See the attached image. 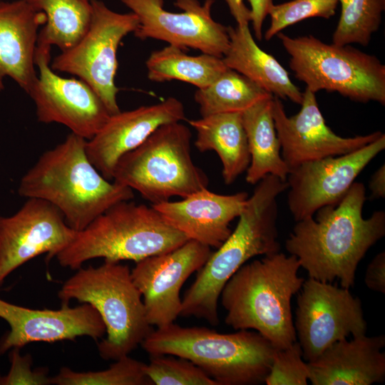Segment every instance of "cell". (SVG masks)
I'll list each match as a JSON object with an SVG mask.
<instances>
[{"instance_id":"f546056e","label":"cell","mask_w":385,"mask_h":385,"mask_svg":"<svg viewBox=\"0 0 385 385\" xmlns=\"http://www.w3.org/2000/svg\"><path fill=\"white\" fill-rule=\"evenodd\" d=\"M145 366L127 355L102 371L78 372L62 367L50 381L56 385H150Z\"/></svg>"},{"instance_id":"e0dca14e","label":"cell","mask_w":385,"mask_h":385,"mask_svg":"<svg viewBox=\"0 0 385 385\" xmlns=\"http://www.w3.org/2000/svg\"><path fill=\"white\" fill-rule=\"evenodd\" d=\"M210 247L188 240L168 252L135 262L132 279L141 294L146 318L150 326L161 327L173 323L180 314V289L210 256Z\"/></svg>"},{"instance_id":"e575fe53","label":"cell","mask_w":385,"mask_h":385,"mask_svg":"<svg viewBox=\"0 0 385 385\" xmlns=\"http://www.w3.org/2000/svg\"><path fill=\"white\" fill-rule=\"evenodd\" d=\"M366 287L377 292L385 293V252L378 253L368 265L364 277Z\"/></svg>"},{"instance_id":"4fadbf2b","label":"cell","mask_w":385,"mask_h":385,"mask_svg":"<svg viewBox=\"0 0 385 385\" xmlns=\"http://www.w3.org/2000/svg\"><path fill=\"white\" fill-rule=\"evenodd\" d=\"M51 48L36 46L37 81L29 93L39 122L59 123L86 140L93 138L111 115L102 100L84 81L58 76L51 67Z\"/></svg>"},{"instance_id":"9c48e42d","label":"cell","mask_w":385,"mask_h":385,"mask_svg":"<svg viewBox=\"0 0 385 385\" xmlns=\"http://www.w3.org/2000/svg\"><path fill=\"white\" fill-rule=\"evenodd\" d=\"M289 67L313 93L337 92L351 101L385 105V66L375 56L349 45L326 43L309 35L277 34Z\"/></svg>"},{"instance_id":"4dcf8cb0","label":"cell","mask_w":385,"mask_h":385,"mask_svg":"<svg viewBox=\"0 0 385 385\" xmlns=\"http://www.w3.org/2000/svg\"><path fill=\"white\" fill-rule=\"evenodd\" d=\"M145 374L155 385H218L192 362L178 356H151Z\"/></svg>"},{"instance_id":"cb8c5ba5","label":"cell","mask_w":385,"mask_h":385,"mask_svg":"<svg viewBox=\"0 0 385 385\" xmlns=\"http://www.w3.org/2000/svg\"><path fill=\"white\" fill-rule=\"evenodd\" d=\"M188 122L196 131V148L201 153L214 150L218 155L225 184H232L247 171L250 154L242 113L213 114Z\"/></svg>"},{"instance_id":"6da1fadb","label":"cell","mask_w":385,"mask_h":385,"mask_svg":"<svg viewBox=\"0 0 385 385\" xmlns=\"http://www.w3.org/2000/svg\"><path fill=\"white\" fill-rule=\"evenodd\" d=\"M366 189L354 182L340 202L319 209L314 216L296 222L285 242L309 277L354 285L357 266L369 249L385 235V212L364 218Z\"/></svg>"},{"instance_id":"277c9868","label":"cell","mask_w":385,"mask_h":385,"mask_svg":"<svg viewBox=\"0 0 385 385\" xmlns=\"http://www.w3.org/2000/svg\"><path fill=\"white\" fill-rule=\"evenodd\" d=\"M300 267L295 256L281 252L242 265L220 296L226 324L256 331L277 349L291 346L297 341L291 299L304 281Z\"/></svg>"},{"instance_id":"5bb4252c","label":"cell","mask_w":385,"mask_h":385,"mask_svg":"<svg viewBox=\"0 0 385 385\" xmlns=\"http://www.w3.org/2000/svg\"><path fill=\"white\" fill-rule=\"evenodd\" d=\"M385 149L384 133L373 142L342 155L307 162L289 170L287 205L296 222L320 208L338 204L364 168Z\"/></svg>"},{"instance_id":"3957f363","label":"cell","mask_w":385,"mask_h":385,"mask_svg":"<svg viewBox=\"0 0 385 385\" xmlns=\"http://www.w3.org/2000/svg\"><path fill=\"white\" fill-rule=\"evenodd\" d=\"M256 185L236 227L217 251L212 252L185 293L180 316H193L217 325L218 301L227 281L252 257L280 252L277 197L287 190V183L267 175Z\"/></svg>"},{"instance_id":"2e32d148","label":"cell","mask_w":385,"mask_h":385,"mask_svg":"<svg viewBox=\"0 0 385 385\" xmlns=\"http://www.w3.org/2000/svg\"><path fill=\"white\" fill-rule=\"evenodd\" d=\"M299 111L286 114L280 99L273 96L272 114L281 147L282 159L289 170L302 163L353 152L379 138L382 133L342 137L327 125L315 93L306 88Z\"/></svg>"},{"instance_id":"83f0119b","label":"cell","mask_w":385,"mask_h":385,"mask_svg":"<svg viewBox=\"0 0 385 385\" xmlns=\"http://www.w3.org/2000/svg\"><path fill=\"white\" fill-rule=\"evenodd\" d=\"M272 96L245 76L227 68L209 86L197 89L194 98L202 117L242 113L257 102Z\"/></svg>"},{"instance_id":"30bf717a","label":"cell","mask_w":385,"mask_h":385,"mask_svg":"<svg viewBox=\"0 0 385 385\" xmlns=\"http://www.w3.org/2000/svg\"><path fill=\"white\" fill-rule=\"evenodd\" d=\"M91 4L92 16L87 31L75 46L61 51L51 67L87 83L113 115L120 111L115 84L118 48L125 36L137 29L139 21L132 11L117 13L100 0H91Z\"/></svg>"},{"instance_id":"603a6c76","label":"cell","mask_w":385,"mask_h":385,"mask_svg":"<svg viewBox=\"0 0 385 385\" xmlns=\"http://www.w3.org/2000/svg\"><path fill=\"white\" fill-rule=\"evenodd\" d=\"M230 46L222 57L230 69L245 76L273 96L301 104L303 92L277 60L260 48L249 25L229 26Z\"/></svg>"},{"instance_id":"484cf974","label":"cell","mask_w":385,"mask_h":385,"mask_svg":"<svg viewBox=\"0 0 385 385\" xmlns=\"http://www.w3.org/2000/svg\"><path fill=\"white\" fill-rule=\"evenodd\" d=\"M145 65L148 78L151 81L178 80L197 89L209 86L228 68L222 58L202 53L189 56L184 50L171 45L152 52Z\"/></svg>"},{"instance_id":"d590c367","label":"cell","mask_w":385,"mask_h":385,"mask_svg":"<svg viewBox=\"0 0 385 385\" xmlns=\"http://www.w3.org/2000/svg\"><path fill=\"white\" fill-rule=\"evenodd\" d=\"M250 4L251 21L255 37L260 41L262 38V25L268 15L273 0H247Z\"/></svg>"},{"instance_id":"5b68a950","label":"cell","mask_w":385,"mask_h":385,"mask_svg":"<svg viewBox=\"0 0 385 385\" xmlns=\"http://www.w3.org/2000/svg\"><path fill=\"white\" fill-rule=\"evenodd\" d=\"M141 345L150 356L171 355L189 360L218 385L265 383L278 350L256 331L221 334L174 322L152 330Z\"/></svg>"},{"instance_id":"52a82bcc","label":"cell","mask_w":385,"mask_h":385,"mask_svg":"<svg viewBox=\"0 0 385 385\" xmlns=\"http://www.w3.org/2000/svg\"><path fill=\"white\" fill-rule=\"evenodd\" d=\"M58 297L62 304L76 299L98 312L106 337L98 344V350L105 360L128 355L152 331L127 265L105 261L97 267H81L64 282Z\"/></svg>"},{"instance_id":"8fae6325","label":"cell","mask_w":385,"mask_h":385,"mask_svg":"<svg viewBox=\"0 0 385 385\" xmlns=\"http://www.w3.org/2000/svg\"><path fill=\"white\" fill-rule=\"evenodd\" d=\"M349 289L309 277L297 296L294 324L307 362L334 342L366 334L367 324L361 302Z\"/></svg>"},{"instance_id":"d4e9b609","label":"cell","mask_w":385,"mask_h":385,"mask_svg":"<svg viewBox=\"0 0 385 385\" xmlns=\"http://www.w3.org/2000/svg\"><path fill=\"white\" fill-rule=\"evenodd\" d=\"M272 98L263 99L242 113L250 154L246 181L252 185L267 175L286 181L289 172L281 155L272 114Z\"/></svg>"},{"instance_id":"44dd1931","label":"cell","mask_w":385,"mask_h":385,"mask_svg":"<svg viewBox=\"0 0 385 385\" xmlns=\"http://www.w3.org/2000/svg\"><path fill=\"white\" fill-rule=\"evenodd\" d=\"M384 335L342 339L307 362L313 385H371L385 380Z\"/></svg>"},{"instance_id":"d6a6232c","label":"cell","mask_w":385,"mask_h":385,"mask_svg":"<svg viewBox=\"0 0 385 385\" xmlns=\"http://www.w3.org/2000/svg\"><path fill=\"white\" fill-rule=\"evenodd\" d=\"M307 363L302 359L298 342L284 349H278L265 378L267 385H307L309 381Z\"/></svg>"},{"instance_id":"7a4b0ae2","label":"cell","mask_w":385,"mask_h":385,"mask_svg":"<svg viewBox=\"0 0 385 385\" xmlns=\"http://www.w3.org/2000/svg\"><path fill=\"white\" fill-rule=\"evenodd\" d=\"M85 138L71 133L44 152L23 175L19 195L53 205L75 231L86 227L111 207L133 198V190L105 178L88 158Z\"/></svg>"},{"instance_id":"4316f807","label":"cell","mask_w":385,"mask_h":385,"mask_svg":"<svg viewBox=\"0 0 385 385\" xmlns=\"http://www.w3.org/2000/svg\"><path fill=\"white\" fill-rule=\"evenodd\" d=\"M46 15L37 45L57 46L61 51L75 46L87 31L92 16L91 0H26Z\"/></svg>"},{"instance_id":"f1b7e54d","label":"cell","mask_w":385,"mask_h":385,"mask_svg":"<svg viewBox=\"0 0 385 385\" xmlns=\"http://www.w3.org/2000/svg\"><path fill=\"white\" fill-rule=\"evenodd\" d=\"M340 17L332 35V43L367 46L381 23L385 0H338Z\"/></svg>"},{"instance_id":"7402d4cb","label":"cell","mask_w":385,"mask_h":385,"mask_svg":"<svg viewBox=\"0 0 385 385\" xmlns=\"http://www.w3.org/2000/svg\"><path fill=\"white\" fill-rule=\"evenodd\" d=\"M46 19L26 0L0 2V91L7 76L27 94L35 85L38 29Z\"/></svg>"},{"instance_id":"ac0fdd59","label":"cell","mask_w":385,"mask_h":385,"mask_svg":"<svg viewBox=\"0 0 385 385\" xmlns=\"http://www.w3.org/2000/svg\"><path fill=\"white\" fill-rule=\"evenodd\" d=\"M0 318L10 327V331L0 340V355L32 342L72 341L83 336L98 340L106 334L100 314L86 303L75 307L63 304L56 310L38 309L0 299Z\"/></svg>"},{"instance_id":"9a60e30c","label":"cell","mask_w":385,"mask_h":385,"mask_svg":"<svg viewBox=\"0 0 385 385\" xmlns=\"http://www.w3.org/2000/svg\"><path fill=\"white\" fill-rule=\"evenodd\" d=\"M76 234L56 207L38 198H27L14 215L0 216V286L30 260L41 254L47 260L56 257Z\"/></svg>"},{"instance_id":"8d00e7d4","label":"cell","mask_w":385,"mask_h":385,"mask_svg":"<svg viewBox=\"0 0 385 385\" xmlns=\"http://www.w3.org/2000/svg\"><path fill=\"white\" fill-rule=\"evenodd\" d=\"M232 16L238 26H247L251 21V11L242 0H225Z\"/></svg>"},{"instance_id":"f35d334b","label":"cell","mask_w":385,"mask_h":385,"mask_svg":"<svg viewBox=\"0 0 385 385\" xmlns=\"http://www.w3.org/2000/svg\"><path fill=\"white\" fill-rule=\"evenodd\" d=\"M1 1L0 0V2H1Z\"/></svg>"},{"instance_id":"836d02e7","label":"cell","mask_w":385,"mask_h":385,"mask_svg":"<svg viewBox=\"0 0 385 385\" xmlns=\"http://www.w3.org/2000/svg\"><path fill=\"white\" fill-rule=\"evenodd\" d=\"M20 348H12L9 359L11 368L6 375L0 374V385H46L51 384V377L46 368L32 369L33 359L31 354L22 356Z\"/></svg>"},{"instance_id":"1f68e13d","label":"cell","mask_w":385,"mask_h":385,"mask_svg":"<svg viewBox=\"0 0 385 385\" xmlns=\"http://www.w3.org/2000/svg\"><path fill=\"white\" fill-rule=\"evenodd\" d=\"M338 4V0H292L273 4L268 13L271 21L265 38L269 41L284 29L309 18L328 19L335 14Z\"/></svg>"},{"instance_id":"ffe728a7","label":"cell","mask_w":385,"mask_h":385,"mask_svg":"<svg viewBox=\"0 0 385 385\" xmlns=\"http://www.w3.org/2000/svg\"><path fill=\"white\" fill-rule=\"evenodd\" d=\"M248 197L245 192L221 195L206 188L180 201L151 206L188 240L217 249L231 234L230 222L240 216Z\"/></svg>"},{"instance_id":"8992f818","label":"cell","mask_w":385,"mask_h":385,"mask_svg":"<svg viewBox=\"0 0 385 385\" xmlns=\"http://www.w3.org/2000/svg\"><path fill=\"white\" fill-rule=\"evenodd\" d=\"M187 237L170 226L152 207L120 202L97 217L56 256L64 267L78 270L91 259L135 262L171 251Z\"/></svg>"},{"instance_id":"d6986e66","label":"cell","mask_w":385,"mask_h":385,"mask_svg":"<svg viewBox=\"0 0 385 385\" xmlns=\"http://www.w3.org/2000/svg\"><path fill=\"white\" fill-rule=\"evenodd\" d=\"M185 120L183 103L169 97L160 103L111 115L86 145L91 163L107 180H113L118 160L143 143L162 125Z\"/></svg>"},{"instance_id":"ba28073f","label":"cell","mask_w":385,"mask_h":385,"mask_svg":"<svg viewBox=\"0 0 385 385\" xmlns=\"http://www.w3.org/2000/svg\"><path fill=\"white\" fill-rule=\"evenodd\" d=\"M190 140V129L181 122L160 125L118 160L113 180L136 190L151 205L207 188V175L192 159Z\"/></svg>"},{"instance_id":"7c38bea8","label":"cell","mask_w":385,"mask_h":385,"mask_svg":"<svg viewBox=\"0 0 385 385\" xmlns=\"http://www.w3.org/2000/svg\"><path fill=\"white\" fill-rule=\"evenodd\" d=\"M138 18L133 32L140 39L154 38L183 50L192 48L222 58L230 46L228 27L211 15L215 0H175L183 12L164 8V0H121Z\"/></svg>"},{"instance_id":"74e56055","label":"cell","mask_w":385,"mask_h":385,"mask_svg":"<svg viewBox=\"0 0 385 385\" xmlns=\"http://www.w3.org/2000/svg\"><path fill=\"white\" fill-rule=\"evenodd\" d=\"M371 198L385 197V165H381L371 175L369 183Z\"/></svg>"}]
</instances>
